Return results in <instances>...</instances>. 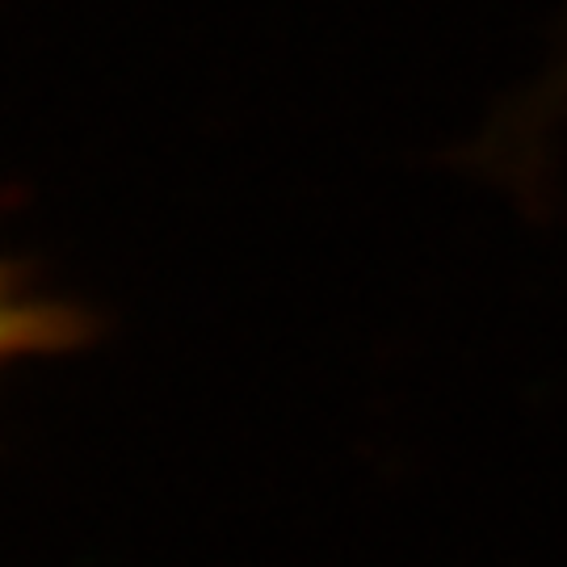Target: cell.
I'll return each mask as SVG.
<instances>
[{
    "mask_svg": "<svg viewBox=\"0 0 567 567\" xmlns=\"http://www.w3.org/2000/svg\"><path fill=\"white\" fill-rule=\"evenodd\" d=\"M559 122H567V39L543 84L529 89L526 97L513 105V114L492 126V135L484 140V161L501 168L505 177L513 173L517 182L538 177V168H543L538 147L555 135Z\"/></svg>",
    "mask_w": 567,
    "mask_h": 567,
    "instance_id": "1",
    "label": "cell"
},
{
    "mask_svg": "<svg viewBox=\"0 0 567 567\" xmlns=\"http://www.w3.org/2000/svg\"><path fill=\"white\" fill-rule=\"evenodd\" d=\"M34 332V316L30 311H18V307L4 303V295H0V349L4 344H18L25 341Z\"/></svg>",
    "mask_w": 567,
    "mask_h": 567,
    "instance_id": "2",
    "label": "cell"
}]
</instances>
